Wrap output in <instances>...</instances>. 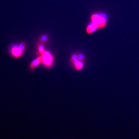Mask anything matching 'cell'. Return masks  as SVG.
<instances>
[{"instance_id": "1", "label": "cell", "mask_w": 139, "mask_h": 139, "mask_svg": "<svg viewBox=\"0 0 139 139\" xmlns=\"http://www.w3.org/2000/svg\"><path fill=\"white\" fill-rule=\"evenodd\" d=\"M26 47V44L23 42L19 45H13L11 48V53L12 56L15 58H19L22 55Z\"/></svg>"}, {"instance_id": "2", "label": "cell", "mask_w": 139, "mask_h": 139, "mask_svg": "<svg viewBox=\"0 0 139 139\" xmlns=\"http://www.w3.org/2000/svg\"><path fill=\"white\" fill-rule=\"evenodd\" d=\"M92 23L95 24L98 28H102L106 24V16L101 14H94L91 17Z\"/></svg>"}, {"instance_id": "3", "label": "cell", "mask_w": 139, "mask_h": 139, "mask_svg": "<svg viewBox=\"0 0 139 139\" xmlns=\"http://www.w3.org/2000/svg\"><path fill=\"white\" fill-rule=\"evenodd\" d=\"M42 62L47 66H50L52 63V57L49 52H44L41 54Z\"/></svg>"}, {"instance_id": "4", "label": "cell", "mask_w": 139, "mask_h": 139, "mask_svg": "<svg viewBox=\"0 0 139 139\" xmlns=\"http://www.w3.org/2000/svg\"><path fill=\"white\" fill-rule=\"evenodd\" d=\"M42 62V56H40L38 58H36L30 64V68L32 69H35L37 66H38L39 64Z\"/></svg>"}, {"instance_id": "5", "label": "cell", "mask_w": 139, "mask_h": 139, "mask_svg": "<svg viewBox=\"0 0 139 139\" xmlns=\"http://www.w3.org/2000/svg\"><path fill=\"white\" fill-rule=\"evenodd\" d=\"M98 28L95 24L92 23L91 24H89V25L88 26L87 28V32L89 33H90L95 31Z\"/></svg>"}, {"instance_id": "6", "label": "cell", "mask_w": 139, "mask_h": 139, "mask_svg": "<svg viewBox=\"0 0 139 139\" xmlns=\"http://www.w3.org/2000/svg\"><path fill=\"white\" fill-rule=\"evenodd\" d=\"M83 64L81 62L78 61L76 64H75V67L78 70H80L83 67Z\"/></svg>"}, {"instance_id": "7", "label": "cell", "mask_w": 139, "mask_h": 139, "mask_svg": "<svg viewBox=\"0 0 139 139\" xmlns=\"http://www.w3.org/2000/svg\"><path fill=\"white\" fill-rule=\"evenodd\" d=\"M38 49H39V52L40 54L43 53L44 51V47L43 45H39L38 47Z\"/></svg>"}, {"instance_id": "8", "label": "cell", "mask_w": 139, "mask_h": 139, "mask_svg": "<svg viewBox=\"0 0 139 139\" xmlns=\"http://www.w3.org/2000/svg\"><path fill=\"white\" fill-rule=\"evenodd\" d=\"M47 38H48V37H47V36L45 35H44V36H43L41 37L40 40V41L41 42H45V41L47 40Z\"/></svg>"}, {"instance_id": "9", "label": "cell", "mask_w": 139, "mask_h": 139, "mask_svg": "<svg viewBox=\"0 0 139 139\" xmlns=\"http://www.w3.org/2000/svg\"><path fill=\"white\" fill-rule=\"evenodd\" d=\"M77 56H75V55H74V56H72V60H73V61H74V60H77Z\"/></svg>"}, {"instance_id": "10", "label": "cell", "mask_w": 139, "mask_h": 139, "mask_svg": "<svg viewBox=\"0 0 139 139\" xmlns=\"http://www.w3.org/2000/svg\"><path fill=\"white\" fill-rule=\"evenodd\" d=\"M79 59L80 60H83L84 59L83 56L82 55H80L79 56Z\"/></svg>"}]
</instances>
